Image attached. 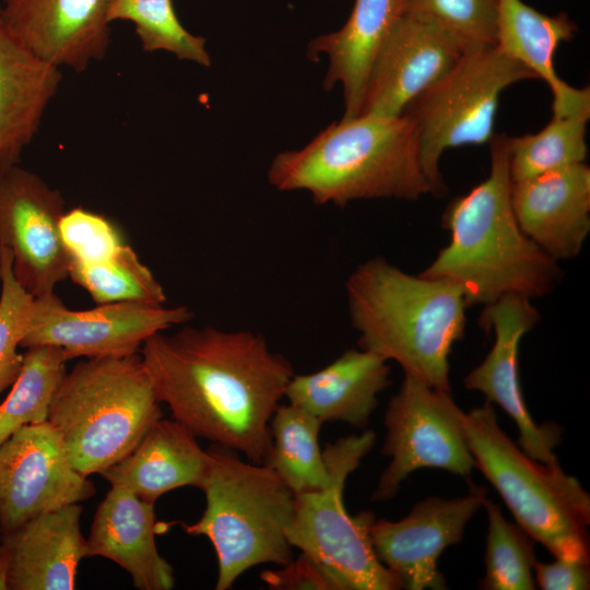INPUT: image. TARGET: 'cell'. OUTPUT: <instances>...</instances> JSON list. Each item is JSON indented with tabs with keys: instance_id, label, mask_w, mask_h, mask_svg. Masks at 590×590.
Listing matches in <instances>:
<instances>
[{
	"instance_id": "obj_23",
	"label": "cell",
	"mask_w": 590,
	"mask_h": 590,
	"mask_svg": "<svg viewBox=\"0 0 590 590\" xmlns=\"http://www.w3.org/2000/svg\"><path fill=\"white\" fill-rule=\"evenodd\" d=\"M390 367L379 355L350 349L323 368L293 375L285 398L324 422H342L365 429L390 385Z\"/></svg>"
},
{
	"instance_id": "obj_30",
	"label": "cell",
	"mask_w": 590,
	"mask_h": 590,
	"mask_svg": "<svg viewBox=\"0 0 590 590\" xmlns=\"http://www.w3.org/2000/svg\"><path fill=\"white\" fill-rule=\"evenodd\" d=\"M108 20L133 23L145 52L163 50L203 67L211 64L205 39L182 26L173 0H109Z\"/></svg>"
},
{
	"instance_id": "obj_3",
	"label": "cell",
	"mask_w": 590,
	"mask_h": 590,
	"mask_svg": "<svg viewBox=\"0 0 590 590\" xmlns=\"http://www.w3.org/2000/svg\"><path fill=\"white\" fill-rule=\"evenodd\" d=\"M345 290L361 349L396 362L404 375L451 392L449 355L467 322L468 304L459 286L409 274L374 257L349 275Z\"/></svg>"
},
{
	"instance_id": "obj_9",
	"label": "cell",
	"mask_w": 590,
	"mask_h": 590,
	"mask_svg": "<svg viewBox=\"0 0 590 590\" xmlns=\"http://www.w3.org/2000/svg\"><path fill=\"white\" fill-rule=\"evenodd\" d=\"M376 441L363 429L328 444L322 450L331 481L320 491L295 494V510L287 531L293 547L317 560L340 590H398V579L379 562L369 530L370 511L351 516L343 503L347 476L357 469Z\"/></svg>"
},
{
	"instance_id": "obj_11",
	"label": "cell",
	"mask_w": 590,
	"mask_h": 590,
	"mask_svg": "<svg viewBox=\"0 0 590 590\" xmlns=\"http://www.w3.org/2000/svg\"><path fill=\"white\" fill-rule=\"evenodd\" d=\"M186 306L123 300L85 310L68 308L55 292L34 297L21 347L52 345L70 361L139 352L153 334L188 322Z\"/></svg>"
},
{
	"instance_id": "obj_17",
	"label": "cell",
	"mask_w": 590,
	"mask_h": 590,
	"mask_svg": "<svg viewBox=\"0 0 590 590\" xmlns=\"http://www.w3.org/2000/svg\"><path fill=\"white\" fill-rule=\"evenodd\" d=\"M60 231L68 251L69 278L96 304H165L163 286L108 217L73 208L64 212Z\"/></svg>"
},
{
	"instance_id": "obj_21",
	"label": "cell",
	"mask_w": 590,
	"mask_h": 590,
	"mask_svg": "<svg viewBox=\"0 0 590 590\" xmlns=\"http://www.w3.org/2000/svg\"><path fill=\"white\" fill-rule=\"evenodd\" d=\"M157 527L153 503L126 487L110 485L91 523L87 556L115 562L130 574L139 590H170L174 568L157 550Z\"/></svg>"
},
{
	"instance_id": "obj_14",
	"label": "cell",
	"mask_w": 590,
	"mask_h": 590,
	"mask_svg": "<svg viewBox=\"0 0 590 590\" xmlns=\"http://www.w3.org/2000/svg\"><path fill=\"white\" fill-rule=\"evenodd\" d=\"M485 498L484 487L470 484L464 496L427 497L398 521L375 520L369 535L377 558L398 579L401 589H446L439 557L448 546L462 541L468 522Z\"/></svg>"
},
{
	"instance_id": "obj_35",
	"label": "cell",
	"mask_w": 590,
	"mask_h": 590,
	"mask_svg": "<svg viewBox=\"0 0 590 590\" xmlns=\"http://www.w3.org/2000/svg\"><path fill=\"white\" fill-rule=\"evenodd\" d=\"M534 581L543 590H587L590 588L589 562L555 557L552 563L535 559Z\"/></svg>"
},
{
	"instance_id": "obj_4",
	"label": "cell",
	"mask_w": 590,
	"mask_h": 590,
	"mask_svg": "<svg viewBox=\"0 0 590 590\" xmlns=\"http://www.w3.org/2000/svg\"><path fill=\"white\" fill-rule=\"evenodd\" d=\"M268 179L280 191L304 190L317 204L339 206L432 194L420 164L416 125L406 114L342 118L303 149L278 154Z\"/></svg>"
},
{
	"instance_id": "obj_33",
	"label": "cell",
	"mask_w": 590,
	"mask_h": 590,
	"mask_svg": "<svg viewBox=\"0 0 590 590\" xmlns=\"http://www.w3.org/2000/svg\"><path fill=\"white\" fill-rule=\"evenodd\" d=\"M34 297L15 280L9 250L0 247V397L16 380L23 365L19 352Z\"/></svg>"
},
{
	"instance_id": "obj_2",
	"label": "cell",
	"mask_w": 590,
	"mask_h": 590,
	"mask_svg": "<svg viewBox=\"0 0 590 590\" xmlns=\"http://www.w3.org/2000/svg\"><path fill=\"white\" fill-rule=\"evenodd\" d=\"M488 143V176L448 203L442 225L450 240L420 273L459 286L468 306H485L514 293L542 297L562 278L558 261L530 239L516 220L507 135L494 134Z\"/></svg>"
},
{
	"instance_id": "obj_28",
	"label": "cell",
	"mask_w": 590,
	"mask_h": 590,
	"mask_svg": "<svg viewBox=\"0 0 590 590\" xmlns=\"http://www.w3.org/2000/svg\"><path fill=\"white\" fill-rule=\"evenodd\" d=\"M590 107L566 115H552L539 132L507 137L511 181L585 163Z\"/></svg>"
},
{
	"instance_id": "obj_13",
	"label": "cell",
	"mask_w": 590,
	"mask_h": 590,
	"mask_svg": "<svg viewBox=\"0 0 590 590\" xmlns=\"http://www.w3.org/2000/svg\"><path fill=\"white\" fill-rule=\"evenodd\" d=\"M94 494L48 421L21 427L0 446V534Z\"/></svg>"
},
{
	"instance_id": "obj_22",
	"label": "cell",
	"mask_w": 590,
	"mask_h": 590,
	"mask_svg": "<svg viewBox=\"0 0 590 590\" xmlns=\"http://www.w3.org/2000/svg\"><path fill=\"white\" fill-rule=\"evenodd\" d=\"M61 71L25 48L0 7V175L19 165L61 83Z\"/></svg>"
},
{
	"instance_id": "obj_1",
	"label": "cell",
	"mask_w": 590,
	"mask_h": 590,
	"mask_svg": "<svg viewBox=\"0 0 590 590\" xmlns=\"http://www.w3.org/2000/svg\"><path fill=\"white\" fill-rule=\"evenodd\" d=\"M140 354L156 398L197 438L263 463L270 422L294 375L260 334L185 327L150 337Z\"/></svg>"
},
{
	"instance_id": "obj_16",
	"label": "cell",
	"mask_w": 590,
	"mask_h": 590,
	"mask_svg": "<svg viewBox=\"0 0 590 590\" xmlns=\"http://www.w3.org/2000/svg\"><path fill=\"white\" fill-rule=\"evenodd\" d=\"M463 54L429 19L401 13L373 62L359 115L401 116Z\"/></svg>"
},
{
	"instance_id": "obj_25",
	"label": "cell",
	"mask_w": 590,
	"mask_h": 590,
	"mask_svg": "<svg viewBox=\"0 0 590 590\" xmlns=\"http://www.w3.org/2000/svg\"><path fill=\"white\" fill-rule=\"evenodd\" d=\"M576 31L577 25L565 12L548 15L522 0H498L495 45L548 85L552 115L590 107L589 87L570 86L554 67L558 46L573 39Z\"/></svg>"
},
{
	"instance_id": "obj_31",
	"label": "cell",
	"mask_w": 590,
	"mask_h": 590,
	"mask_svg": "<svg viewBox=\"0 0 590 590\" xmlns=\"http://www.w3.org/2000/svg\"><path fill=\"white\" fill-rule=\"evenodd\" d=\"M488 527L485 550V590H533L534 540L518 524L507 521L500 507L487 497L483 504Z\"/></svg>"
},
{
	"instance_id": "obj_32",
	"label": "cell",
	"mask_w": 590,
	"mask_h": 590,
	"mask_svg": "<svg viewBox=\"0 0 590 590\" xmlns=\"http://www.w3.org/2000/svg\"><path fill=\"white\" fill-rule=\"evenodd\" d=\"M401 13L429 19L463 52L496 44L498 0H401Z\"/></svg>"
},
{
	"instance_id": "obj_26",
	"label": "cell",
	"mask_w": 590,
	"mask_h": 590,
	"mask_svg": "<svg viewBox=\"0 0 590 590\" xmlns=\"http://www.w3.org/2000/svg\"><path fill=\"white\" fill-rule=\"evenodd\" d=\"M401 15V0H355L345 24L338 31L310 40L307 57L327 55L329 67L323 87L343 86L344 115H359L364 90L373 62Z\"/></svg>"
},
{
	"instance_id": "obj_6",
	"label": "cell",
	"mask_w": 590,
	"mask_h": 590,
	"mask_svg": "<svg viewBox=\"0 0 590 590\" xmlns=\"http://www.w3.org/2000/svg\"><path fill=\"white\" fill-rule=\"evenodd\" d=\"M201 486L205 509L187 534L204 535L217 557L216 590H228L249 568L284 565L293 558L287 531L294 492L266 464L244 461L237 451L212 444Z\"/></svg>"
},
{
	"instance_id": "obj_24",
	"label": "cell",
	"mask_w": 590,
	"mask_h": 590,
	"mask_svg": "<svg viewBox=\"0 0 590 590\" xmlns=\"http://www.w3.org/2000/svg\"><path fill=\"white\" fill-rule=\"evenodd\" d=\"M209 456L197 437L175 418H160L138 446L101 475L110 485L126 487L155 504L165 493L182 486L201 488Z\"/></svg>"
},
{
	"instance_id": "obj_15",
	"label": "cell",
	"mask_w": 590,
	"mask_h": 590,
	"mask_svg": "<svg viewBox=\"0 0 590 590\" xmlns=\"http://www.w3.org/2000/svg\"><path fill=\"white\" fill-rule=\"evenodd\" d=\"M539 310L531 298L506 294L483 306L480 326L493 330L494 344L483 362L464 377V387L483 393L486 401L498 404L519 430V447L540 462L557 458L554 448L560 432L554 424L539 426L529 413L519 379V345L521 339L539 321Z\"/></svg>"
},
{
	"instance_id": "obj_34",
	"label": "cell",
	"mask_w": 590,
	"mask_h": 590,
	"mask_svg": "<svg viewBox=\"0 0 590 590\" xmlns=\"http://www.w3.org/2000/svg\"><path fill=\"white\" fill-rule=\"evenodd\" d=\"M260 579L274 590H340L323 566L304 552L278 569L262 571Z\"/></svg>"
},
{
	"instance_id": "obj_27",
	"label": "cell",
	"mask_w": 590,
	"mask_h": 590,
	"mask_svg": "<svg viewBox=\"0 0 590 590\" xmlns=\"http://www.w3.org/2000/svg\"><path fill=\"white\" fill-rule=\"evenodd\" d=\"M322 422L292 404H279L270 422L271 445L263 461L294 494L320 491L331 481L318 436Z\"/></svg>"
},
{
	"instance_id": "obj_19",
	"label": "cell",
	"mask_w": 590,
	"mask_h": 590,
	"mask_svg": "<svg viewBox=\"0 0 590 590\" xmlns=\"http://www.w3.org/2000/svg\"><path fill=\"white\" fill-rule=\"evenodd\" d=\"M511 203L522 232L555 260L577 257L590 232L586 163L515 181Z\"/></svg>"
},
{
	"instance_id": "obj_10",
	"label": "cell",
	"mask_w": 590,
	"mask_h": 590,
	"mask_svg": "<svg viewBox=\"0 0 590 590\" xmlns=\"http://www.w3.org/2000/svg\"><path fill=\"white\" fill-rule=\"evenodd\" d=\"M460 408L450 393L404 375L385 413L386 438L381 453L390 458L371 500L393 498L402 482L424 468L469 477L474 458L463 436Z\"/></svg>"
},
{
	"instance_id": "obj_18",
	"label": "cell",
	"mask_w": 590,
	"mask_h": 590,
	"mask_svg": "<svg viewBox=\"0 0 590 590\" xmlns=\"http://www.w3.org/2000/svg\"><path fill=\"white\" fill-rule=\"evenodd\" d=\"M12 35L40 60L75 72L110 44L109 0H0Z\"/></svg>"
},
{
	"instance_id": "obj_36",
	"label": "cell",
	"mask_w": 590,
	"mask_h": 590,
	"mask_svg": "<svg viewBox=\"0 0 590 590\" xmlns=\"http://www.w3.org/2000/svg\"><path fill=\"white\" fill-rule=\"evenodd\" d=\"M9 557L0 544V590H8Z\"/></svg>"
},
{
	"instance_id": "obj_12",
	"label": "cell",
	"mask_w": 590,
	"mask_h": 590,
	"mask_svg": "<svg viewBox=\"0 0 590 590\" xmlns=\"http://www.w3.org/2000/svg\"><path fill=\"white\" fill-rule=\"evenodd\" d=\"M66 201L40 176L15 165L0 175V247L9 250L15 280L33 297L69 278L60 222Z\"/></svg>"
},
{
	"instance_id": "obj_7",
	"label": "cell",
	"mask_w": 590,
	"mask_h": 590,
	"mask_svg": "<svg viewBox=\"0 0 590 590\" xmlns=\"http://www.w3.org/2000/svg\"><path fill=\"white\" fill-rule=\"evenodd\" d=\"M479 469L517 523L554 557L589 562L590 496L558 460L528 456L500 428L494 404L458 413Z\"/></svg>"
},
{
	"instance_id": "obj_20",
	"label": "cell",
	"mask_w": 590,
	"mask_h": 590,
	"mask_svg": "<svg viewBox=\"0 0 590 590\" xmlns=\"http://www.w3.org/2000/svg\"><path fill=\"white\" fill-rule=\"evenodd\" d=\"M82 506L40 514L0 534L9 557L8 590H73L80 562L87 556L80 529Z\"/></svg>"
},
{
	"instance_id": "obj_8",
	"label": "cell",
	"mask_w": 590,
	"mask_h": 590,
	"mask_svg": "<svg viewBox=\"0 0 590 590\" xmlns=\"http://www.w3.org/2000/svg\"><path fill=\"white\" fill-rule=\"evenodd\" d=\"M536 79L523 64L489 46L464 52L432 86L412 101L403 114L417 129L418 158L434 197L447 186L439 161L452 148L488 143L502 93L523 80Z\"/></svg>"
},
{
	"instance_id": "obj_5",
	"label": "cell",
	"mask_w": 590,
	"mask_h": 590,
	"mask_svg": "<svg viewBox=\"0 0 590 590\" xmlns=\"http://www.w3.org/2000/svg\"><path fill=\"white\" fill-rule=\"evenodd\" d=\"M139 352L86 358L59 382L47 421L57 429L72 467L101 474L128 456L163 417Z\"/></svg>"
},
{
	"instance_id": "obj_29",
	"label": "cell",
	"mask_w": 590,
	"mask_h": 590,
	"mask_svg": "<svg viewBox=\"0 0 590 590\" xmlns=\"http://www.w3.org/2000/svg\"><path fill=\"white\" fill-rule=\"evenodd\" d=\"M68 361L57 346L26 349L22 369L0 403V446L21 427L47 421L51 399L67 373Z\"/></svg>"
}]
</instances>
